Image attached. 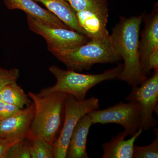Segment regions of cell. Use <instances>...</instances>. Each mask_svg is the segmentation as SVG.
Listing matches in <instances>:
<instances>
[{
	"instance_id": "6da1fadb",
	"label": "cell",
	"mask_w": 158,
	"mask_h": 158,
	"mask_svg": "<svg viewBox=\"0 0 158 158\" xmlns=\"http://www.w3.org/2000/svg\"><path fill=\"white\" fill-rule=\"evenodd\" d=\"M144 15L120 17L110 35L113 49L124 61L118 80L132 87L141 85L147 79L141 71L139 53L140 31Z\"/></svg>"
},
{
	"instance_id": "7a4b0ae2",
	"label": "cell",
	"mask_w": 158,
	"mask_h": 158,
	"mask_svg": "<svg viewBox=\"0 0 158 158\" xmlns=\"http://www.w3.org/2000/svg\"><path fill=\"white\" fill-rule=\"evenodd\" d=\"M35 106V113L27 138H40L53 144L59 132L64 114L66 94L56 92L40 97L29 92Z\"/></svg>"
},
{
	"instance_id": "3957f363",
	"label": "cell",
	"mask_w": 158,
	"mask_h": 158,
	"mask_svg": "<svg viewBox=\"0 0 158 158\" xmlns=\"http://www.w3.org/2000/svg\"><path fill=\"white\" fill-rule=\"evenodd\" d=\"M123 68V64L119 63L116 67L101 73L87 74L68 69L64 70L56 65H52L49 70L56 78V84L42 89L37 94L43 97L60 92L70 94L77 99H84L88 91L96 85L104 81L118 79Z\"/></svg>"
},
{
	"instance_id": "277c9868",
	"label": "cell",
	"mask_w": 158,
	"mask_h": 158,
	"mask_svg": "<svg viewBox=\"0 0 158 158\" xmlns=\"http://www.w3.org/2000/svg\"><path fill=\"white\" fill-rule=\"evenodd\" d=\"M67 69L81 72L98 63H116L121 58L114 50L110 37L90 40L87 43L56 56Z\"/></svg>"
},
{
	"instance_id": "5b68a950",
	"label": "cell",
	"mask_w": 158,
	"mask_h": 158,
	"mask_svg": "<svg viewBox=\"0 0 158 158\" xmlns=\"http://www.w3.org/2000/svg\"><path fill=\"white\" fill-rule=\"evenodd\" d=\"M98 99L92 97L88 99H77L66 94L64 102V117L59 137L53 143L55 158H66L71 136L75 127L83 116L98 110Z\"/></svg>"
},
{
	"instance_id": "8992f818",
	"label": "cell",
	"mask_w": 158,
	"mask_h": 158,
	"mask_svg": "<svg viewBox=\"0 0 158 158\" xmlns=\"http://www.w3.org/2000/svg\"><path fill=\"white\" fill-rule=\"evenodd\" d=\"M27 20L30 30L44 38L48 50L55 57L90 40L86 35L76 31L48 26L30 15H27Z\"/></svg>"
},
{
	"instance_id": "52a82bcc",
	"label": "cell",
	"mask_w": 158,
	"mask_h": 158,
	"mask_svg": "<svg viewBox=\"0 0 158 158\" xmlns=\"http://www.w3.org/2000/svg\"><path fill=\"white\" fill-rule=\"evenodd\" d=\"M154 70L152 76L139 86L132 87L131 90L126 99L138 103L141 107L140 129L148 131L157 124L153 113L158 115V69Z\"/></svg>"
},
{
	"instance_id": "ba28073f",
	"label": "cell",
	"mask_w": 158,
	"mask_h": 158,
	"mask_svg": "<svg viewBox=\"0 0 158 158\" xmlns=\"http://www.w3.org/2000/svg\"><path fill=\"white\" fill-rule=\"evenodd\" d=\"M141 107L135 102H121L103 110L88 113L93 124L116 123L122 126L127 135H134L140 129Z\"/></svg>"
},
{
	"instance_id": "9c48e42d",
	"label": "cell",
	"mask_w": 158,
	"mask_h": 158,
	"mask_svg": "<svg viewBox=\"0 0 158 158\" xmlns=\"http://www.w3.org/2000/svg\"><path fill=\"white\" fill-rule=\"evenodd\" d=\"M34 113L33 102L18 114L0 120V138L14 140L27 138Z\"/></svg>"
},
{
	"instance_id": "30bf717a",
	"label": "cell",
	"mask_w": 158,
	"mask_h": 158,
	"mask_svg": "<svg viewBox=\"0 0 158 158\" xmlns=\"http://www.w3.org/2000/svg\"><path fill=\"white\" fill-rule=\"evenodd\" d=\"M109 11L107 9L76 12L79 25L89 39H100L110 37L107 29Z\"/></svg>"
},
{
	"instance_id": "8fae6325",
	"label": "cell",
	"mask_w": 158,
	"mask_h": 158,
	"mask_svg": "<svg viewBox=\"0 0 158 158\" xmlns=\"http://www.w3.org/2000/svg\"><path fill=\"white\" fill-rule=\"evenodd\" d=\"M144 28L139 42L141 65L150 54L158 49V7L156 4L150 13L144 14Z\"/></svg>"
},
{
	"instance_id": "7c38bea8",
	"label": "cell",
	"mask_w": 158,
	"mask_h": 158,
	"mask_svg": "<svg viewBox=\"0 0 158 158\" xmlns=\"http://www.w3.org/2000/svg\"><path fill=\"white\" fill-rule=\"evenodd\" d=\"M4 2L8 9L22 10L27 15L45 24L56 27L70 29L53 13L40 7L33 0H4Z\"/></svg>"
},
{
	"instance_id": "4fadbf2b",
	"label": "cell",
	"mask_w": 158,
	"mask_h": 158,
	"mask_svg": "<svg viewBox=\"0 0 158 158\" xmlns=\"http://www.w3.org/2000/svg\"><path fill=\"white\" fill-rule=\"evenodd\" d=\"M92 125V119L88 114L80 119L71 136L66 158L90 157L87 152V143L89 130Z\"/></svg>"
},
{
	"instance_id": "5bb4252c",
	"label": "cell",
	"mask_w": 158,
	"mask_h": 158,
	"mask_svg": "<svg viewBox=\"0 0 158 158\" xmlns=\"http://www.w3.org/2000/svg\"><path fill=\"white\" fill-rule=\"evenodd\" d=\"M140 129L131 138L125 140L128 136L125 132H120L110 141L103 143L102 158H133L134 145L136 140L143 132Z\"/></svg>"
},
{
	"instance_id": "9a60e30c",
	"label": "cell",
	"mask_w": 158,
	"mask_h": 158,
	"mask_svg": "<svg viewBox=\"0 0 158 158\" xmlns=\"http://www.w3.org/2000/svg\"><path fill=\"white\" fill-rule=\"evenodd\" d=\"M33 1L42 3L48 11L56 15L72 30L85 35V32L79 25L76 11L65 0Z\"/></svg>"
},
{
	"instance_id": "2e32d148",
	"label": "cell",
	"mask_w": 158,
	"mask_h": 158,
	"mask_svg": "<svg viewBox=\"0 0 158 158\" xmlns=\"http://www.w3.org/2000/svg\"><path fill=\"white\" fill-rule=\"evenodd\" d=\"M1 91L2 101L19 109H24L32 103L28 94L25 93L16 82L6 85Z\"/></svg>"
},
{
	"instance_id": "e0dca14e",
	"label": "cell",
	"mask_w": 158,
	"mask_h": 158,
	"mask_svg": "<svg viewBox=\"0 0 158 158\" xmlns=\"http://www.w3.org/2000/svg\"><path fill=\"white\" fill-rule=\"evenodd\" d=\"M30 152L31 158H55L53 144L42 138L31 140Z\"/></svg>"
},
{
	"instance_id": "ac0fdd59",
	"label": "cell",
	"mask_w": 158,
	"mask_h": 158,
	"mask_svg": "<svg viewBox=\"0 0 158 158\" xmlns=\"http://www.w3.org/2000/svg\"><path fill=\"white\" fill-rule=\"evenodd\" d=\"M76 12L109 9L107 0H65Z\"/></svg>"
},
{
	"instance_id": "d6986e66",
	"label": "cell",
	"mask_w": 158,
	"mask_h": 158,
	"mask_svg": "<svg viewBox=\"0 0 158 158\" xmlns=\"http://www.w3.org/2000/svg\"><path fill=\"white\" fill-rule=\"evenodd\" d=\"M156 138L149 145L139 146L135 144L133 158H158V130L154 129Z\"/></svg>"
},
{
	"instance_id": "ffe728a7",
	"label": "cell",
	"mask_w": 158,
	"mask_h": 158,
	"mask_svg": "<svg viewBox=\"0 0 158 158\" xmlns=\"http://www.w3.org/2000/svg\"><path fill=\"white\" fill-rule=\"evenodd\" d=\"M30 148L31 140L23 138L11 146L6 158H31Z\"/></svg>"
},
{
	"instance_id": "44dd1931",
	"label": "cell",
	"mask_w": 158,
	"mask_h": 158,
	"mask_svg": "<svg viewBox=\"0 0 158 158\" xmlns=\"http://www.w3.org/2000/svg\"><path fill=\"white\" fill-rule=\"evenodd\" d=\"M19 76L20 71L18 69H7L0 66V90L6 85L17 82Z\"/></svg>"
},
{
	"instance_id": "7402d4cb",
	"label": "cell",
	"mask_w": 158,
	"mask_h": 158,
	"mask_svg": "<svg viewBox=\"0 0 158 158\" xmlns=\"http://www.w3.org/2000/svg\"><path fill=\"white\" fill-rule=\"evenodd\" d=\"M23 110L2 101L0 102V120H4L16 115L20 113Z\"/></svg>"
},
{
	"instance_id": "603a6c76",
	"label": "cell",
	"mask_w": 158,
	"mask_h": 158,
	"mask_svg": "<svg viewBox=\"0 0 158 158\" xmlns=\"http://www.w3.org/2000/svg\"><path fill=\"white\" fill-rule=\"evenodd\" d=\"M22 139L9 140L0 138V158H6L8 152L11 146Z\"/></svg>"
},
{
	"instance_id": "cb8c5ba5",
	"label": "cell",
	"mask_w": 158,
	"mask_h": 158,
	"mask_svg": "<svg viewBox=\"0 0 158 158\" xmlns=\"http://www.w3.org/2000/svg\"><path fill=\"white\" fill-rule=\"evenodd\" d=\"M2 101V91L0 90V102Z\"/></svg>"
}]
</instances>
